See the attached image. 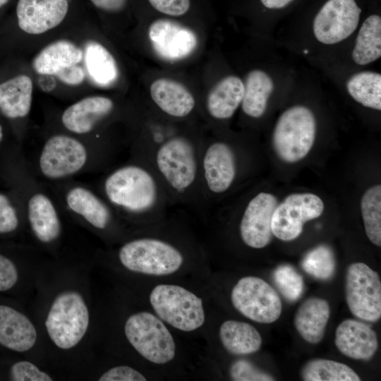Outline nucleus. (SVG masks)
Here are the masks:
<instances>
[{
  "mask_svg": "<svg viewBox=\"0 0 381 381\" xmlns=\"http://www.w3.org/2000/svg\"><path fill=\"white\" fill-rule=\"evenodd\" d=\"M200 140L182 134L155 135L140 150V160L147 164L164 186L174 207L206 216L200 176Z\"/></svg>",
  "mask_w": 381,
  "mask_h": 381,
  "instance_id": "obj_1",
  "label": "nucleus"
},
{
  "mask_svg": "<svg viewBox=\"0 0 381 381\" xmlns=\"http://www.w3.org/2000/svg\"><path fill=\"white\" fill-rule=\"evenodd\" d=\"M104 191L113 205L150 225L167 219L169 209L174 207L157 174L142 160L109 174Z\"/></svg>",
  "mask_w": 381,
  "mask_h": 381,
  "instance_id": "obj_2",
  "label": "nucleus"
},
{
  "mask_svg": "<svg viewBox=\"0 0 381 381\" xmlns=\"http://www.w3.org/2000/svg\"><path fill=\"white\" fill-rule=\"evenodd\" d=\"M118 257L129 271L153 277L177 272L186 261V253L176 241L150 235L132 239L121 246Z\"/></svg>",
  "mask_w": 381,
  "mask_h": 381,
  "instance_id": "obj_3",
  "label": "nucleus"
},
{
  "mask_svg": "<svg viewBox=\"0 0 381 381\" xmlns=\"http://www.w3.org/2000/svg\"><path fill=\"white\" fill-rule=\"evenodd\" d=\"M149 301L154 313L177 330L194 332L205 322L202 298L182 286L157 284L151 290Z\"/></svg>",
  "mask_w": 381,
  "mask_h": 381,
  "instance_id": "obj_4",
  "label": "nucleus"
},
{
  "mask_svg": "<svg viewBox=\"0 0 381 381\" xmlns=\"http://www.w3.org/2000/svg\"><path fill=\"white\" fill-rule=\"evenodd\" d=\"M124 333L134 349L153 364L164 365L175 358L174 338L154 313L140 311L130 315L124 325Z\"/></svg>",
  "mask_w": 381,
  "mask_h": 381,
  "instance_id": "obj_5",
  "label": "nucleus"
},
{
  "mask_svg": "<svg viewBox=\"0 0 381 381\" xmlns=\"http://www.w3.org/2000/svg\"><path fill=\"white\" fill-rule=\"evenodd\" d=\"M315 135L316 120L312 111L304 106H294L279 116L273 132L272 145L280 159L294 163L308 155Z\"/></svg>",
  "mask_w": 381,
  "mask_h": 381,
  "instance_id": "obj_6",
  "label": "nucleus"
},
{
  "mask_svg": "<svg viewBox=\"0 0 381 381\" xmlns=\"http://www.w3.org/2000/svg\"><path fill=\"white\" fill-rule=\"evenodd\" d=\"M237 174V155L231 145L221 140H200V183L208 207L214 199L230 190Z\"/></svg>",
  "mask_w": 381,
  "mask_h": 381,
  "instance_id": "obj_7",
  "label": "nucleus"
},
{
  "mask_svg": "<svg viewBox=\"0 0 381 381\" xmlns=\"http://www.w3.org/2000/svg\"><path fill=\"white\" fill-rule=\"evenodd\" d=\"M88 325L87 306L80 294L75 291L58 295L45 321L50 339L62 349L75 346L85 335Z\"/></svg>",
  "mask_w": 381,
  "mask_h": 381,
  "instance_id": "obj_8",
  "label": "nucleus"
},
{
  "mask_svg": "<svg viewBox=\"0 0 381 381\" xmlns=\"http://www.w3.org/2000/svg\"><path fill=\"white\" fill-rule=\"evenodd\" d=\"M231 301L241 315L259 323L274 322L282 313V301L275 289L255 276L242 277L236 283Z\"/></svg>",
  "mask_w": 381,
  "mask_h": 381,
  "instance_id": "obj_9",
  "label": "nucleus"
},
{
  "mask_svg": "<svg viewBox=\"0 0 381 381\" xmlns=\"http://www.w3.org/2000/svg\"><path fill=\"white\" fill-rule=\"evenodd\" d=\"M345 297L350 312L367 322L381 317V283L378 274L363 262L351 264L345 276Z\"/></svg>",
  "mask_w": 381,
  "mask_h": 381,
  "instance_id": "obj_10",
  "label": "nucleus"
},
{
  "mask_svg": "<svg viewBox=\"0 0 381 381\" xmlns=\"http://www.w3.org/2000/svg\"><path fill=\"white\" fill-rule=\"evenodd\" d=\"M324 203L310 193H293L277 204L272 217V234L277 238L290 241L298 238L304 224L321 216Z\"/></svg>",
  "mask_w": 381,
  "mask_h": 381,
  "instance_id": "obj_11",
  "label": "nucleus"
},
{
  "mask_svg": "<svg viewBox=\"0 0 381 381\" xmlns=\"http://www.w3.org/2000/svg\"><path fill=\"white\" fill-rule=\"evenodd\" d=\"M361 13L355 0H328L315 17V37L325 44L346 39L356 29Z\"/></svg>",
  "mask_w": 381,
  "mask_h": 381,
  "instance_id": "obj_12",
  "label": "nucleus"
},
{
  "mask_svg": "<svg viewBox=\"0 0 381 381\" xmlns=\"http://www.w3.org/2000/svg\"><path fill=\"white\" fill-rule=\"evenodd\" d=\"M87 161V151L78 140L56 135L45 143L40 157V169L44 176L56 179L80 170Z\"/></svg>",
  "mask_w": 381,
  "mask_h": 381,
  "instance_id": "obj_13",
  "label": "nucleus"
},
{
  "mask_svg": "<svg viewBox=\"0 0 381 381\" xmlns=\"http://www.w3.org/2000/svg\"><path fill=\"white\" fill-rule=\"evenodd\" d=\"M278 204L276 197L260 192L247 203L239 223V234L247 246L260 249L267 246L272 238V217Z\"/></svg>",
  "mask_w": 381,
  "mask_h": 381,
  "instance_id": "obj_14",
  "label": "nucleus"
},
{
  "mask_svg": "<svg viewBox=\"0 0 381 381\" xmlns=\"http://www.w3.org/2000/svg\"><path fill=\"white\" fill-rule=\"evenodd\" d=\"M148 36L156 54L169 61L188 57L198 45L197 35L191 29L169 19L153 21Z\"/></svg>",
  "mask_w": 381,
  "mask_h": 381,
  "instance_id": "obj_15",
  "label": "nucleus"
},
{
  "mask_svg": "<svg viewBox=\"0 0 381 381\" xmlns=\"http://www.w3.org/2000/svg\"><path fill=\"white\" fill-rule=\"evenodd\" d=\"M68 10V0H19L18 23L28 34H42L59 25Z\"/></svg>",
  "mask_w": 381,
  "mask_h": 381,
  "instance_id": "obj_16",
  "label": "nucleus"
},
{
  "mask_svg": "<svg viewBox=\"0 0 381 381\" xmlns=\"http://www.w3.org/2000/svg\"><path fill=\"white\" fill-rule=\"evenodd\" d=\"M334 343L341 353L355 360L369 361L378 349L375 332L365 323L353 319L338 325Z\"/></svg>",
  "mask_w": 381,
  "mask_h": 381,
  "instance_id": "obj_17",
  "label": "nucleus"
},
{
  "mask_svg": "<svg viewBox=\"0 0 381 381\" xmlns=\"http://www.w3.org/2000/svg\"><path fill=\"white\" fill-rule=\"evenodd\" d=\"M114 103L103 96L87 97L69 106L63 113L61 121L70 131L84 134L113 110Z\"/></svg>",
  "mask_w": 381,
  "mask_h": 381,
  "instance_id": "obj_18",
  "label": "nucleus"
},
{
  "mask_svg": "<svg viewBox=\"0 0 381 381\" xmlns=\"http://www.w3.org/2000/svg\"><path fill=\"white\" fill-rule=\"evenodd\" d=\"M150 91L157 107L169 116L186 118L195 107V100L190 92L176 80L159 78L152 83Z\"/></svg>",
  "mask_w": 381,
  "mask_h": 381,
  "instance_id": "obj_19",
  "label": "nucleus"
},
{
  "mask_svg": "<svg viewBox=\"0 0 381 381\" xmlns=\"http://www.w3.org/2000/svg\"><path fill=\"white\" fill-rule=\"evenodd\" d=\"M37 332L32 322L23 313L0 305V344L23 352L35 344Z\"/></svg>",
  "mask_w": 381,
  "mask_h": 381,
  "instance_id": "obj_20",
  "label": "nucleus"
},
{
  "mask_svg": "<svg viewBox=\"0 0 381 381\" xmlns=\"http://www.w3.org/2000/svg\"><path fill=\"white\" fill-rule=\"evenodd\" d=\"M329 315L328 302L321 298L312 297L299 306L295 313L294 323L305 341L316 344L323 339Z\"/></svg>",
  "mask_w": 381,
  "mask_h": 381,
  "instance_id": "obj_21",
  "label": "nucleus"
},
{
  "mask_svg": "<svg viewBox=\"0 0 381 381\" xmlns=\"http://www.w3.org/2000/svg\"><path fill=\"white\" fill-rule=\"evenodd\" d=\"M244 84L237 76L229 75L219 80L206 99L208 115L216 120L230 119L241 104Z\"/></svg>",
  "mask_w": 381,
  "mask_h": 381,
  "instance_id": "obj_22",
  "label": "nucleus"
},
{
  "mask_svg": "<svg viewBox=\"0 0 381 381\" xmlns=\"http://www.w3.org/2000/svg\"><path fill=\"white\" fill-rule=\"evenodd\" d=\"M83 51L74 43L62 40L52 42L42 49L32 61L35 71L42 75H55L69 66L78 64Z\"/></svg>",
  "mask_w": 381,
  "mask_h": 381,
  "instance_id": "obj_23",
  "label": "nucleus"
},
{
  "mask_svg": "<svg viewBox=\"0 0 381 381\" xmlns=\"http://www.w3.org/2000/svg\"><path fill=\"white\" fill-rule=\"evenodd\" d=\"M219 337L226 351L235 356L255 353L262 345L260 334L254 326L234 320H228L222 323Z\"/></svg>",
  "mask_w": 381,
  "mask_h": 381,
  "instance_id": "obj_24",
  "label": "nucleus"
},
{
  "mask_svg": "<svg viewBox=\"0 0 381 381\" xmlns=\"http://www.w3.org/2000/svg\"><path fill=\"white\" fill-rule=\"evenodd\" d=\"M28 215L30 227L40 241L51 242L60 234L61 225L55 207L44 194L36 193L30 198Z\"/></svg>",
  "mask_w": 381,
  "mask_h": 381,
  "instance_id": "obj_25",
  "label": "nucleus"
},
{
  "mask_svg": "<svg viewBox=\"0 0 381 381\" xmlns=\"http://www.w3.org/2000/svg\"><path fill=\"white\" fill-rule=\"evenodd\" d=\"M32 82L26 75H17L0 84V109L9 119L22 118L31 108Z\"/></svg>",
  "mask_w": 381,
  "mask_h": 381,
  "instance_id": "obj_26",
  "label": "nucleus"
},
{
  "mask_svg": "<svg viewBox=\"0 0 381 381\" xmlns=\"http://www.w3.org/2000/svg\"><path fill=\"white\" fill-rule=\"evenodd\" d=\"M66 200L72 211L97 229H106L111 221V212L108 206L83 187L71 188L66 194Z\"/></svg>",
  "mask_w": 381,
  "mask_h": 381,
  "instance_id": "obj_27",
  "label": "nucleus"
},
{
  "mask_svg": "<svg viewBox=\"0 0 381 381\" xmlns=\"http://www.w3.org/2000/svg\"><path fill=\"white\" fill-rule=\"evenodd\" d=\"M83 59L90 80L100 87H109L118 78L117 64L112 54L100 43L89 41L85 46Z\"/></svg>",
  "mask_w": 381,
  "mask_h": 381,
  "instance_id": "obj_28",
  "label": "nucleus"
},
{
  "mask_svg": "<svg viewBox=\"0 0 381 381\" xmlns=\"http://www.w3.org/2000/svg\"><path fill=\"white\" fill-rule=\"evenodd\" d=\"M244 84L241 102L243 111L252 118L261 117L274 90V83L268 74L261 70L251 71Z\"/></svg>",
  "mask_w": 381,
  "mask_h": 381,
  "instance_id": "obj_29",
  "label": "nucleus"
},
{
  "mask_svg": "<svg viewBox=\"0 0 381 381\" xmlns=\"http://www.w3.org/2000/svg\"><path fill=\"white\" fill-rule=\"evenodd\" d=\"M381 56V18L371 15L363 23L352 52V58L358 65H366Z\"/></svg>",
  "mask_w": 381,
  "mask_h": 381,
  "instance_id": "obj_30",
  "label": "nucleus"
},
{
  "mask_svg": "<svg viewBox=\"0 0 381 381\" xmlns=\"http://www.w3.org/2000/svg\"><path fill=\"white\" fill-rule=\"evenodd\" d=\"M349 95L363 106L376 110L381 109V75L372 71H363L353 75L347 81Z\"/></svg>",
  "mask_w": 381,
  "mask_h": 381,
  "instance_id": "obj_31",
  "label": "nucleus"
},
{
  "mask_svg": "<svg viewBox=\"0 0 381 381\" xmlns=\"http://www.w3.org/2000/svg\"><path fill=\"white\" fill-rule=\"evenodd\" d=\"M305 381H359L360 377L347 365L328 359L316 358L307 362L301 370Z\"/></svg>",
  "mask_w": 381,
  "mask_h": 381,
  "instance_id": "obj_32",
  "label": "nucleus"
},
{
  "mask_svg": "<svg viewBox=\"0 0 381 381\" xmlns=\"http://www.w3.org/2000/svg\"><path fill=\"white\" fill-rule=\"evenodd\" d=\"M365 234L375 246H381V186L368 189L361 201Z\"/></svg>",
  "mask_w": 381,
  "mask_h": 381,
  "instance_id": "obj_33",
  "label": "nucleus"
},
{
  "mask_svg": "<svg viewBox=\"0 0 381 381\" xmlns=\"http://www.w3.org/2000/svg\"><path fill=\"white\" fill-rule=\"evenodd\" d=\"M301 267L309 275L320 280L332 277L336 269V260L332 249L327 245H320L303 257Z\"/></svg>",
  "mask_w": 381,
  "mask_h": 381,
  "instance_id": "obj_34",
  "label": "nucleus"
},
{
  "mask_svg": "<svg viewBox=\"0 0 381 381\" xmlns=\"http://www.w3.org/2000/svg\"><path fill=\"white\" fill-rule=\"evenodd\" d=\"M274 282L286 300L294 302L303 294L304 281L298 271L290 265H282L273 272Z\"/></svg>",
  "mask_w": 381,
  "mask_h": 381,
  "instance_id": "obj_35",
  "label": "nucleus"
},
{
  "mask_svg": "<svg viewBox=\"0 0 381 381\" xmlns=\"http://www.w3.org/2000/svg\"><path fill=\"white\" fill-rule=\"evenodd\" d=\"M229 375L236 381H270L274 380L270 374L260 370L251 362L239 359L234 362L229 368Z\"/></svg>",
  "mask_w": 381,
  "mask_h": 381,
  "instance_id": "obj_36",
  "label": "nucleus"
},
{
  "mask_svg": "<svg viewBox=\"0 0 381 381\" xmlns=\"http://www.w3.org/2000/svg\"><path fill=\"white\" fill-rule=\"evenodd\" d=\"M11 378L14 381H52V377L41 371L31 362L23 361L14 363L11 368Z\"/></svg>",
  "mask_w": 381,
  "mask_h": 381,
  "instance_id": "obj_37",
  "label": "nucleus"
},
{
  "mask_svg": "<svg viewBox=\"0 0 381 381\" xmlns=\"http://www.w3.org/2000/svg\"><path fill=\"white\" fill-rule=\"evenodd\" d=\"M99 381H145L147 378L139 371L127 365L113 367L104 373Z\"/></svg>",
  "mask_w": 381,
  "mask_h": 381,
  "instance_id": "obj_38",
  "label": "nucleus"
},
{
  "mask_svg": "<svg viewBox=\"0 0 381 381\" xmlns=\"http://www.w3.org/2000/svg\"><path fill=\"white\" fill-rule=\"evenodd\" d=\"M18 225V219L16 210L6 196L0 194V233L11 232Z\"/></svg>",
  "mask_w": 381,
  "mask_h": 381,
  "instance_id": "obj_39",
  "label": "nucleus"
},
{
  "mask_svg": "<svg viewBox=\"0 0 381 381\" xmlns=\"http://www.w3.org/2000/svg\"><path fill=\"white\" fill-rule=\"evenodd\" d=\"M157 11L169 16L185 14L190 8V0H148Z\"/></svg>",
  "mask_w": 381,
  "mask_h": 381,
  "instance_id": "obj_40",
  "label": "nucleus"
},
{
  "mask_svg": "<svg viewBox=\"0 0 381 381\" xmlns=\"http://www.w3.org/2000/svg\"><path fill=\"white\" fill-rule=\"evenodd\" d=\"M18 280L15 265L7 258L0 255V291L12 288Z\"/></svg>",
  "mask_w": 381,
  "mask_h": 381,
  "instance_id": "obj_41",
  "label": "nucleus"
},
{
  "mask_svg": "<svg viewBox=\"0 0 381 381\" xmlns=\"http://www.w3.org/2000/svg\"><path fill=\"white\" fill-rule=\"evenodd\" d=\"M54 75L65 84L77 85L84 80L85 72L81 66L77 64L66 68Z\"/></svg>",
  "mask_w": 381,
  "mask_h": 381,
  "instance_id": "obj_42",
  "label": "nucleus"
},
{
  "mask_svg": "<svg viewBox=\"0 0 381 381\" xmlns=\"http://www.w3.org/2000/svg\"><path fill=\"white\" fill-rule=\"evenodd\" d=\"M98 8L108 12L121 11L126 4L127 0H90Z\"/></svg>",
  "mask_w": 381,
  "mask_h": 381,
  "instance_id": "obj_43",
  "label": "nucleus"
},
{
  "mask_svg": "<svg viewBox=\"0 0 381 381\" xmlns=\"http://www.w3.org/2000/svg\"><path fill=\"white\" fill-rule=\"evenodd\" d=\"M267 8L279 9L285 7L293 0H260Z\"/></svg>",
  "mask_w": 381,
  "mask_h": 381,
  "instance_id": "obj_44",
  "label": "nucleus"
},
{
  "mask_svg": "<svg viewBox=\"0 0 381 381\" xmlns=\"http://www.w3.org/2000/svg\"><path fill=\"white\" fill-rule=\"evenodd\" d=\"M8 0H0V7L6 4Z\"/></svg>",
  "mask_w": 381,
  "mask_h": 381,
  "instance_id": "obj_45",
  "label": "nucleus"
},
{
  "mask_svg": "<svg viewBox=\"0 0 381 381\" xmlns=\"http://www.w3.org/2000/svg\"><path fill=\"white\" fill-rule=\"evenodd\" d=\"M2 138H3V131H2V127H1V126L0 125V142H1V140H2Z\"/></svg>",
  "mask_w": 381,
  "mask_h": 381,
  "instance_id": "obj_46",
  "label": "nucleus"
}]
</instances>
